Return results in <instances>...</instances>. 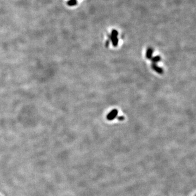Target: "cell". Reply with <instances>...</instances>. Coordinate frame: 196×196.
<instances>
[{"label":"cell","instance_id":"2","mask_svg":"<svg viewBox=\"0 0 196 196\" xmlns=\"http://www.w3.org/2000/svg\"><path fill=\"white\" fill-rule=\"evenodd\" d=\"M77 3V1L76 0H69L68 2V5L70 6H74L75 5H76Z\"/></svg>","mask_w":196,"mask_h":196},{"label":"cell","instance_id":"1","mask_svg":"<svg viewBox=\"0 0 196 196\" xmlns=\"http://www.w3.org/2000/svg\"><path fill=\"white\" fill-rule=\"evenodd\" d=\"M112 40H113V43L115 44H116L117 42V32L116 31L114 30L113 32H112Z\"/></svg>","mask_w":196,"mask_h":196}]
</instances>
